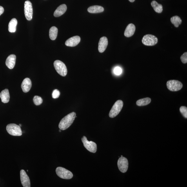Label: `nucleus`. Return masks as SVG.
Instances as JSON below:
<instances>
[{
  "mask_svg": "<svg viewBox=\"0 0 187 187\" xmlns=\"http://www.w3.org/2000/svg\"><path fill=\"white\" fill-rule=\"evenodd\" d=\"M56 173L58 176L62 179H70L73 177L72 172L62 167H58L56 169Z\"/></svg>",
  "mask_w": 187,
  "mask_h": 187,
  "instance_id": "obj_5",
  "label": "nucleus"
},
{
  "mask_svg": "<svg viewBox=\"0 0 187 187\" xmlns=\"http://www.w3.org/2000/svg\"><path fill=\"white\" fill-rule=\"evenodd\" d=\"M60 95V92L58 90H55L53 91L52 94L53 98L55 99L58 98Z\"/></svg>",
  "mask_w": 187,
  "mask_h": 187,
  "instance_id": "obj_28",
  "label": "nucleus"
},
{
  "mask_svg": "<svg viewBox=\"0 0 187 187\" xmlns=\"http://www.w3.org/2000/svg\"><path fill=\"white\" fill-rule=\"evenodd\" d=\"M59 132H61V129H60V130H59Z\"/></svg>",
  "mask_w": 187,
  "mask_h": 187,
  "instance_id": "obj_33",
  "label": "nucleus"
},
{
  "mask_svg": "<svg viewBox=\"0 0 187 187\" xmlns=\"http://www.w3.org/2000/svg\"><path fill=\"white\" fill-rule=\"evenodd\" d=\"M108 44L107 38L105 37H101L100 39L99 43L98 50L100 53H103L105 50Z\"/></svg>",
  "mask_w": 187,
  "mask_h": 187,
  "instance_id": "obj_13",
  "label": "nucleus"
},
{
  "mask_svg": "<svg viewBox=\"0 0 187 187\" xmlns=\"http://www.w3.org/2000/svg\"><path fill=\"white\" fill-rule=\"evenodd\" d=\"M19 126L21 127V126H22V125L21 124H19Z\"/></svg>",
  "mask_w": 187,
  "mask_h": 187,
  "instance_id": "obj_32",
  "label": "nucleus"
},
{
  "mask_svg": "<svg viewBox=\"0 0 187 187\" xmlns=\"http://www.w3.org/2000/svg\"><path fill=\"white\" fill-rule=\"evenodd\" d=\"M4 10L3 7L0 6V16L3 14L4 12Z\"/></svg>",
  "mask_w": 187,
  "mask_h": 187,
  "instance_id": "obj_30",
  "label": "nucleus"
},
{
  "mask_svg": "<svg viewBox=\"0 0 187 187\" xmlns=\"http://www.w3.org/2000/svg\"><path fill=\"white\" fill-rule=\"evenodd\" d=\"M183 86L181 82L177 80H170L167 83V86L168 90L173 92H176L181 90Z\"/></svg>",
  "mask_w": 187,
  "mask_h": 187,
  "instance_id": "obj_6",
  "label": "nucleus"
},
{
  "mask_svg": "<svg viewBox=\"0 0 187 187\" xmlns=\"http://www.w3.org/2000/svg\"><path fill=\"white\" fill-rule=\"evenodd\" d=\"M131 2H134L135 0H129Z\"/></svg>",
  "mask_w": 187,
  "mask_h": 187,
  "instance_id": "obj_31",
  "label": "nucleus"
},
{
  "mask_svg": "<svg viewBox=\"0 0 187 187\" xmlns=\"http://www.w3.org/2000/svg\"><path fill=\"white\" fill-rule=\"evenodd\" d=\"M67 10V7L65 4H62L58 7L54 13L55 17H58L63 15Z\"/></svg>",
  "mask_w": 187,
  "mask_h": 187,
  "instance_id": "obj_18",
  "label": "nucleus"
},
{
  "mask_svg": "<svg viewBox=\"0 0 187 187\" xmlns=\"http://www.w3.org/2000/svg\"><path fill=\"white\" fill-rule=\"evenodd\" d=\"M58 33V28L55 26H53L50 28L49 30V37L52 40H55L57 36Z\"/></svg>",
  "mask_w": 187,
  "mask_h": 187,
  "instance_id": "obj_22",
  "label": "nucleus"
},
{
  "mask_svg": "<svg viewBox=\"0 0 187 187\" xmlns=\"http://www.w3.org/2000/svg\"><path fill=\"white\" fill-rule=\"evenodd\" d=\"M157 38L154 35L147 34L143 37L142 40V43L147 46H153L157 43Z\"/></svg>",
  "mask_w": 187,
  "mask_h": 187,
  "instance_id": "obj_8",
  "label": "nucleus"
},
{
  "mask_svg": "<svg viewBox=\"0 0 187 187\" xmlns=\"http://www.w3.org/2000/svg\"><path fill=\"white\" fill-rule=\"evenodd\" d=\"M117 166L119 170L121 172L126 173L128 168V159L123 156L120 157L117 162Z\"/></svg>",
  "mask_w": 187,
  "mask_h": 187,
  "instance_id": "obj_10",
  "label": "nucleus"
},
{
  "mask_svg": "<svg viewBox=\"0 0 187 187\" xmlns=\"http://www.w3.org/2000/svg\"><path fill=\"white\" fill-rule=\"evenodd\" d=\"M88 10L91 13H98L103 12L104 8L101 6L95 5L90 7Z\"/></svg>",
  "mask_w": 187,
  "mask_h": 187,
  "instance_id": "obj_19",
  "label": "nucleus"
},
{
  "mask_svg": "<svg viewBox=\"0 0 187 187\" xmlns=\"http://www.w3.org/2000/svg\"><path fill=\"white\" fill-rule=\"evenodd\" d=\"M6 130L9 134L13 136H20L22 134L21 127L15 124H8L6 126Z\"/></svg>",
  "mask_w": 187,
  "mask_h": 187,
  "instance_id": "obj_4",
  "label": "nucleus"
},
{
  "mask_svg": "<svg viewBox=\"0 0 187 187\" xmlns=\"http://www.w3.org/2000/svg\"><path fill=\"white\" fill-rule=\"evenodd\" d=\"M180 112H181V114L183 115V116L187 118V108L186 106H181L180 109Z\"/></svg>",
  "mask_w": 187,
  "mask_h": 187,
  "instance_id": "obj_26",
  "label": "nucleus"
},
{
  "mask_svg": "<svg viewBox=\"0 0 187 187\" xmlns=\"http://www.w3.org/2000/svg\"><path fill=\"white\" fill-rule=\"evenodd\" d=\"M76 117V113L73 112L64 117L60 121L59 125L60 129L64 130L72 125Z\"/></svg>",
  "mask_w": 187,
  "mask_h": 187,
  "instance_id": "obj_1",
  "label": "nucleus"
},
{
  "mask_svg": "<svg viewBox=\"0 0 187 187\" xmlns=\"http://www.w3.org/2000/svg\"><path fill=\"white\" fill-rule=\"evenodd\" d=\"M181 59L183 63L186 64L187 62V52H185L181 57Z\"/></svg>",
  "mask_w": 187,
  "mask_h": 187,
  "instance_id": "obj_29",
  "label": "nucleus"
},
{
  "mask_svg": "<svg viewBox=\"0 0 187 187\" xmlns=\"http://www.w3.org/2000/svg\"><path fill=\"white\" fill-rule=\"evenodd\" d=\"M135 30V27L134 24L130 23L127 26L124 33V36L130 37L134 34Z\"/></svg>",
  "mask_w": 187,
  "mask_h": 187,
  "instance_id": "obj_16",
  "label": "nucleus"
},
{
  "mask_svg": "<svg viewBox=\"0 0 187 187\" xmlns=\"http://www.w3.org/2000/svg\"><path fill=\"white\" fill-rule=\"evenodd\" d=\"M171 23L176 28H178L179 25H181L182 22L181 19L177 16H175L171 17Z\"/></svg>",
  "mask_w": 187,
  "mask_h": 187,
  "instance_id": "obj_24",
  "label": "nucleus"
},
{
  "mask_svg": "<svg viewBox=\"0 0 187 187\" xmlns=\"http://www.w3.org/2000/svg\"><path fill=\"white\" fill-rule=\"evenodd\" d=\"M32 82L28 78H25L22 82L21 88L24 93H27L30 90L32 87Z\"/></svg>",
  "mask_w": 187,
  "mask_h": 187,
  "instance_id": "obj_14",
  "label": "nucleus"
},
{
  "mask_svg": "<svg viewBox=\"0 0 187 187\" xmlns=\"http://www.w3.org/2000/svg\"><path fill=\"white\" fill-rule=\"evenodd\" d=\"M20 178L22 185L24 187H30L31 183L29 177L25 171L22 170L20 171Z\"/></svg>",
  "mask_w": 187,
  "mask_h": 187,
  "instance_id": "obj_11",
  "label": "nucleus"
},
{
  "mask_svg": "<svg viewBox=\"0 0 187 187\" xmlns=\"http://www.w3.org/2000/svg\"><path fill=\"white\" fill-rule=\"evenodd\" d=\"M151 101V99L150 98L147 97L138 100L136 102V104L139 106H146L150 104Z\"/></svg>",
  "mask_w": 187,
  "mask_h": 187,
  "instance_id": "obj_23",
  "label": "nucleus"
},
{
  "mask_svg": "<svg viewBox=\"0 0 187 187\" xmlns=\"http://www.w3.org/2000/svg\"><path fill=\"white\" fill-rule=\"evenodd\" d=\"M81 41V38L79 36L71 37L65 42L66 46L70 47L76 46Z\"/></svg>",
  "mask_w": 187,
  "mask_h": 187,
  "instance_id": "obj_12",
  "label": "nucleus"
},
{
  "mask_svg": "<svg viewBox=\"0 0 187 187\" xmlns=\"http://www.w3.org/2000/svg\"><path fill=\"white\" fill-rule=\"evenodd\" d=\"M114 74L117 75H120L121 74L122 70L121 68L119 67H116L113 70Z\"/></svg>",
  "mask_w": 187,
  "mask_h": 187,
  "instance_id": "obj_27",
  "label": "nucleus"
},
{
  "mask_svg": "<svg viewBox=\"0 0 187 187\" xmlns=\"http://www.w3.org/2000/svg\"><path fill=\"white\" fill-rule=\"evenodd\" d=\"M16 56L14 55H11L7 58L6 61V66L10 69L14 68L15 64Z\"/></svg>",
  "mask_w": 187,
  "mask_h": 187,
  "instance_id": "obj_15",
  "label": "nucleus"
},
{
  "mask_svg": "<svg viewBox=\"0 0 187 187\" xmlns=\"http://www.w3.org/2000/svg\"><path fill=\"white\" fill-rule=\"evenodd\" d=\"M123 105V102L121 100H118L116 102L109 113V117L111 118H114L116 117L121 112Z\"/></svg>",
  "mask_w": 187,
  "mask_h": 187,
  "instance_id": "obj_2",
  "label": "nucleus"
},
{
  "mask_svg": "<svg viewBox=\"0 0 187 187\" xmlns=\"http://www.w3.org/2000/svg\"><path fill=\"white\" fill-rule=\"evenodd\" d=\"M54 66L59 74L63 77L66 76L67 73V70L64 62L59 60H57L54 62Z\"/></svg>",
  "mask_w": 187,
  "mask_h": 187,
  "instance_id": "obj_3",
  "label": "nucleus"
},
{
  "mask_svg": "<svg viewBox=\"0 0 187 187\" xmlns=\"http://www.w3.org/2000/svg\"><path fill=\"white\" fill-rule=\"evenodd\" d=\"M17 24V19L13 18L11 19L8 24V31L11 33H14L16 31V26Z\"/></svg>",
  "mask_w": 187,
  "mask_h": 187,
  "instance_id": "obj_20",
  "label": "nucleus"
},
{
  "mask_svg": "<svg viewBox=\"0 0 187 187\" xmlns=\"http://www.w3.org/2000/svg\"><path fill=\"white\" fill-rule=\"evenodd\" d=\"M0 97L1 101L4 103H8L10 101V95L8 89H5L0 93Z\"/></svg>",
  "mask_w": 187,
  "mask_h": 187,
  "instance_id": "obj_17",
  "label": "nucleus"
},
{
  "mask_svg": "<svg viewBox=\"0 0 187 187\" xmlns=\"http://www.w3.org/2000/svg\"><path fill=\"white\" fill-rule=\"evenodd\" d=\"M84 146L87 150L91 153H95L96 152L97 148L96 144L92 141H89L85 136H83L82 139Z\"/></svg>",
  "mask_w": 187,
  "mask_h": 187,
  "instance_id": "obj_7",
  "label": "nucleus"
},
{
  "mask_svg": "<svg viewBox=\"0 0 187 187\" xmlns=\"http://www.w3.org/2000/svg\"><path fill=\"white\" fill-rule=\"evenodd\" d=\"M151 5L156 12L161 13L163 10V8L161 4L158 3L156 1H152L151 3Z\"/></svg>",
  "mask_w": 187,
  "mask_h": 187,
  "instance_id": "obj_21",
  "label": "nucleus"
},
{
  "mask_svg": "<svg viewBox=\"0 0 187 187\" xmlns=\"http://www.w3.org/2000/svg\"><path fill=\"white\" fill-rule=\"evenodd\" d=\"M33 8L32 4L29 1H26L24 3V14L26 18L28 21H31L32 19Z\"/></svg>",
  "mask_w": 187,
  "mask_h": 187,
  "instance_id": "obj_9",
  "label": "nucleus"
},
{
  "mask_svg": "<svg viewBox=\"0 0 187 187\" xmlns=\"http://www.w3.org/2000/svg\"><path fill=\"white\" fill-rule=\"evenodd\" d=\"M33 102L34 104L36 105H39L43 102V100L42 98L38 96H35L33 98Z\"/></svg>",
  "mask_w": 187,
  "mask_h": 187,
  "instance_id": "obj_25",
  "label": "nucleus"
}]
</instances>
